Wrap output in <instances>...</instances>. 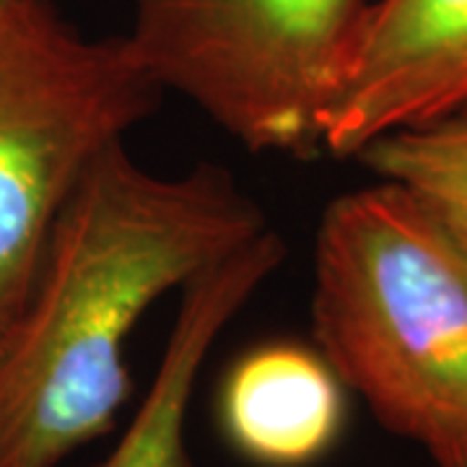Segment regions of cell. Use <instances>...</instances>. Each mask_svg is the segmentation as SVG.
Masks as SVG:
<instances>
[{"instance_id": "cell-7", "label": "cell", "mask_w": 467, "mask_h": 467, "mask_svg": "<svg viewBox=\"0 0 467 467\" xmlns=\"http://www.w3.org/2000/svg\"><path fill=\"white\" fill-rule=\"evenodd\" d=\"M232 444L263 467H304L337 441L346 423V384L319 350L265 343L244 353L221 392Z\"/></svg>"}, {"instance_id": "cell-3", "label": "cell", "mask_w": 467, "mask_h": 467, "mask_svg": "<svg viewBox=\"0 0 467 467\" xmlns=\"http://www.w3.org/2000/svg\"><path fill=\"white\" fill-rule=\"evenodd\" d=\"M161 94L128 36H84L50 0H0V335L73 187Z\"/></svg>"}, {"instance_id": "cell-1", "label": "cell", "mask_w": 467, "mask_h": 467, "mask_svg": "<svg viewBox=\"0 0 467 467\" xmlns=\"http://www.w3.org/2000/svg\"><path fill=\"white\" fill-rule=\"evenodd\" d=\"M267 229L229 169L156 174L117 140L73 187L0 335V467H57L128 400L125 343L150 304Z\"/></svg>"}, {"instance_id": "cell-4", "label": "cell", "mask_w": 467, "mask_h": 467, "mask_svg": "<svg viewBox=\"0 0 467 467\" xmlns=\"http://www.w3.org/2000/svg\"><path fill=\"white\" fill-rule=\"evenodd\" d=\"M368 0H133L128 42L252 153H322Z\"/></svg>"}, {"instance_id": "cell-5", "label": "cell", "mask_w": 467, "mask_h": 467, "mask_svg": "<svg viewBox=\"0 0 467 467\" xmlns=\"http://www.w3.org/2000/svg\"><path fill=\"white\" fill-rule=\"evenodd\" d=\"M467 107V0H374L322 122V153Z\"/></svg>"}, {"instance_id": "cell-2", "label": "cell", "mask_w": 467, "mask_h": 467, "mask_svg": "<svg viewBox=\"0 0 467 467\" xmlns=\"http://www.w3.org/2000/svg\"><path fill=\"white\" fill-rule=\"evenodd\" d=\"M312 333L382 429L436 467H467V244L402 184L325 208Z\"/></svg>"}, {"instance_id": "cell-8", "label": "cell", "mask_w": 467, "mask_h": 467, "mask_svg": "<svg viewBox=\"0 0 467 467\" xmlns=\"http://www.w3.org/2000/svg\"><path fill=\"white\" fill-rule=\"evenodd\" d=\"M356 159L410 190L467 244V107L379 135Z\"/></svg>"}, {"instance_id": "cell-6", "label": "cell", "mask_w": 467, "mask_h": 467, "mask_svg": "<svg viewBox=\"0 0 467 467\" xmlns=\"http://www.w3.org/2000/svg\"><path fill=\"white\" fill-rule=\"evenodd\" d=\"M284 260V239L267 226L184 285L182 304L149 392L99 467H190L184 431L198 374L223 327Z\"/></svg>"}]
</instances>
